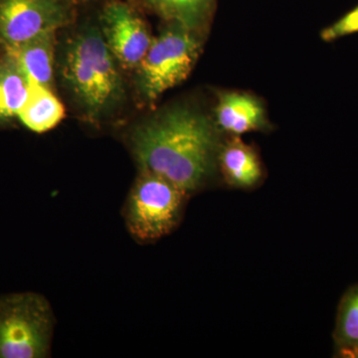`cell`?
<instances>
[{
	"mask_svg": "<svg viewBox=\"0 0 358 358\" xmlns=\"http://www.w3.org/2000/svg\"><path fill=\"white\" fill-rule=\"evenodd\" d=\"M129 145L140 171L162 176L188 195L218 169L221 143L215 122L183 106L169 108L134 127Z\"/></svg>",
	"mask_w": 358,
	"mask_h": 358,
	"instance_id": "6da1fadb",
	"label": "cell"
},
{
	"mask_svg": "<svg viewBox=\"0 0 358 358\" xmlns=\"http://www.w3.org/2000/svg\"><path fill=\"white\" fill-rule=\"evenodd\" d=\"M62 42L56 68L71 102L87 121L110 119L126 102L127 86L98 22L85 21Z\"/></svg>",
	"mask_w": 358,
	"mask_h": 358,
	"instance_id": "7a4b0ae2",
	"label": "cell"
},
{
	"mask_svg": "<svg viewBox=\"0 0 358 358\" xmlns=\"http://www.w3.org/2000/svg\"><path fill=\"white\" fill-rule=\"evenodd\" d=\"M199 32L166 23L134 72L138 100L152 105L166 92L182 83L196 64L201 50Z\"/></svg>",
	"mask_w": 358,
	"mask_h": 358,
	"instance_id": "3957f363",
	"label": "cell"
},
{
	"mask_svg": "<svg viewBox=\"0 0 358 358\" xmlns=\"http://www.w3.org/2000/svg\"><path fill=\"white\" fill-rule=\"evenodd\" d=\"M53 312L42 294L25 292L0 298V358L50 357Z\"/></svg>",
	"mask_w": 358,
	"mask_h": 358,
	"instance_id": "277c9868",
	"label": "cell"
},
{
	"mask_svg": "<svg viewBox=\"0 0 358 358\" xmlns=\"http://www.w3.org/2000/svg\"><path fill=\"white\" fill-rule=\"evenodd\" d=\"M187 193L157 174L140 171L124 206V220L141 243L162 239L178 225Z\"/></svg>",
	"mask_w": 358,
	"mask_h": 358,
	"instance_id": "5b68a950",
	"label": "cell"
},
{
	"mask_svg": "<svg viewBox=\"0 0 358 358\" xmlns=\"http://www.w3.org/2000/svg\"><path fill=\"white\" fill-rule=\"evenodd\" d=\"M75 10L68 0H0V54L70 26Z\"/></svg>",
	"mask_w": 358,
	"mask_h": 358,
	"instance_id": "8992f818",
	"label": "cell"
},
{
	"mask_svg": "<svg viewBox=\"0 0 358 358\" xmlns=\"http://www.w3.org/2000/svg\"><path fill=\"white\" fill-rule=\"evenodd\" d=\"M101 34L124 71H134L154 41L138 9L124 0H109L96 18Z\"/></svg>",
	"mask_w": 358,
	"mask_h": 358,
	"instance_id": "52a82bcc",
	"label": "cell"
},
{
	"mask_svg": "<svg viewBox=\"0 0 358 358\" xmlns=\"http://www.w3.org/2000/svg\"><path fill=\"white\" fill-rule=\"evenodd\" d=\"M216 127L232 136L262 131L267 126L262 103L246 93L226 92L215 108Z\"/></svg>",
	"mask_w": 358,
	"mask_h": 358,
	"instance_id": "ba28073f",
	"label": "cell"
},
{
	"mask_svg": "<svg viewBox=\"0 0 358 358\" xmlns=\"http://www.w3.org/2000/svg\"><path fill=\"white\" fill-rule=\"evenodd\" d=\"M218 169L228 185L241 189L254 187L263 176L262 164L255 150L239 136H232L224 145L221 143Z\"/></svg>",
	"mask_w": 358,
	"mask_h": 358,
	"instance_id": "9c48e42d",
	"label": "cell"
},
{
	"mask_svg": "<svg viewBox=\"0 0 358 358\" xmlns=\"http://www.w3.org/2000/svg\"><path fill=\"white\" fill-rule=\"evenodd\" d=\"M57 31L43 33L21 44L11 53L32 85L53 90L57 61Z\"/></svg>",
	"mask_w": 358,
	"mask_h": 358,
	"instance_id": "30bf717a",
	"label": "cell"
},
{
	"mask_svg": "<svg viewBox=\"0 0 358 358\" xmlns=\"http://www.w3.org/2000/svg\"><path fill=\"white\" fill-rule=\"evenodd\" d=\"M31 87L14 54H0V129L18 121Z\"/></svg>",
	"mask_w": 358,
	"mask_h": 358,
	"instance_id": "8fae6325",
	"label": "cell"
},
{
	"mask_svg": "<svg viewBox=\"0 0 358 358\" xmlns=\"http://www.w3.org/2000/svg\"><path fill=\"white\" fill-rule=\"evenodd\" d=\"M64 117V106L54 90L32 85L18 121L33 133L43 134L57 127Z\"/></svg>",
	"mask_w": 358,
	"mask_h": 358,
	"instance_id": "7c38bea8",
	"label": "cell"
},
{
	"mask_svg": "<svg viewBox=\"0 0 358 358\" xmlns=\"http://www.w3.org/2000/svg\"><path fill=\"white\" fill-rule=\"evenodd\" d=\"M166 23H178L199 32L210 16L215 0H138Z\"/></svg>",
	"mask_w": 358,
	"mask_h": 358,
	"instance_id": "4fadbf2b",
	"label": "cell"
},
{
	"mask_svg": "<svg viewBox=\"0 0 358 358\" xmlns=\"http://www.w3.org/2000/svg\"><path fill=\"white\" fill-rule=\"evenodd\" d=\"M334 341L343 357L358 350V285L350 289L341 301Z\"/></svg>",
	"mask_w": 358,
	"mask_h": 358,
	"instance_id": "5bb4252c",
	"label": "cell"
},
{
	"mask_svg": "<svg viewBox=\"0 0 358 358\" xmlns=\"http://www.w3.org/2000/svg\"><path fill=\"white\" fill-rule=\"evenodd\" d=\"M355 33H358V6L339 18L334 24L324 28L320 33V37L324 41L331 42Z\"/></svg>",
	"mask_w": 358,
	"mask_h": 358,
	"instance_id": "9a60e30c",
	"label": "cell"
},
{
	"mask_svg": "<svg viewBox=\"0 0 358 358\" xmlns=\"http://www.w3.org/2000/svg\"><path fill=\"white\" fill-rule=\"evenodd\" d=\"M71 4L74 7H79L82 6H87V4L93 3V2L98 1V0H68Z\"/></svg>",
	"mask_w": 358,
	"mask_h": 358,
	"instance_id": "2e32d148",
	"label": "cell"
},
{
	"mask_svg": "<svg viewBox=\"0 0 358 358\" xmlns=\"http://www.w3.org/2000/svg\"><path fill=\"white\" fill-rule=\"evenodd\" d=\"M345 357H357L358 358V350H353V352L346 355Z\"/></svg>",
	"mask_w": 358,
	"mask_h": 358,
	"instance_id": "e0dca14e",
	"label": "cell"
}]
</instances>
